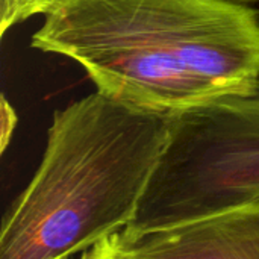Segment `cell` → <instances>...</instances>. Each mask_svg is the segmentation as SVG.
<instances>
[{"label": "cell", "mask_w": 259, "mask_h": 259, "mask_svg": "<svg viewBox=\"0 0 259 259\" xmlns=\"http://www.w3.org/2000/svg\"><path fill=\"white\" fill-rule=\"evenodd\" d=\"M70 259H73V258H70ZM79 259H82V258H79Z\"/></svg>", "instance_id": "obj_8"}, {"label": "cell", "mask_w": 259, "mask_h": 259, "mask_svg": "<svg viewBox=\"0 0 259 259\" xmlns=\"http://www.w3.org/2000/svg\"><path fill=\"white\" fill-rule=\"evenodd\" d=\"M30 46L79 64L99 93L162 114L259 82V11L232 0H64Z\"/></svg>", "instance_id": "obj_1"}, {"label": "cell", "mask_w": 259, "mask_h": 259, "mask_svg": "<svg viewBox=\"0 0 259 259\" xmlns=\"http://www.w3.org/2000/svg\"><path fill=\"white\" fill-rule=\"evenodd\" d=\"M64 0H0V35L14 26L35 17L46 15Z\"/></svg>", "instance_id": "obj_5"}, {"label": "cell", "mask_w": 259, "mask_h": 259, "mask_svg": "<svg viewBox=\"0 0 259 259\" xmlns=\"http://www.w3.org/2000/svg\"><path fill=\"white\" fill-rule=\"evenodd\" d=\"M0 141H2V152H5V149L9 144V140L14 134V129L17 126V114L12 108V105L8 102V99L5 96H2V109H0Z\"/></svg>", "instance_id": "obj_6"}, {"label": "cell", "mask_w": 259, "mask_h": 259, "mask_svg": "<svg viewBox=\"0 0 259 259\" xmlns=\"http://www.w3.org/2000/svg\"><path fill=\"white\" fill-rule=\"evenodd\" d=\"M232 2H240V3H246V2H259V0H232Z\"/></svg>", "instance_id": "obj_7"}, {"label": "cell", "mask_w": 259, "mask_h": 259, "mask_svg": "<svg viewBox=\"0 0 259 259\" xmlns=\"http://www.w3.org/2000/svg\"><path fill=\"white\" fill-rule=\"evenodd\" d=\"M170 132V114L99 91L56 109L42 159L3 219L0 259H70L127 228Z\"/></svg>", "instance_id": "obj_2"}, {"label": "cell", "mask_w": 259, "mask_h": 259, "mask_svg": "<svg viewBox=\"0 0 259 259\" xmlns=\"http://www.w3.org/2000/svg\"><path fill=\"white\" fill-rule=\"evenodd\" d=\"M82 259H259V203L144 235L115 232Z\"/></svg>", "instance_id": "obj_4"}, {"label": "cell", "mask_w": 259, "mask_h": 259, "mask_svg": "<svg viewBox=\"0 0 259 259\" xmlns=\"http://www.w3.org/2000/svg\"><path fill=\"white\" fill-rule=\"evenodd\" d=\"M259 203V82L170 114V132L138 211L144 235Z\"/></svg>", "instance_id": "obj_3"}]
</instances>
